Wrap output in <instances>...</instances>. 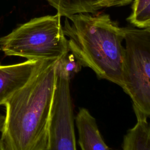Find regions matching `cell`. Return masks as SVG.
<instances>
[{
	"label": "cell",
	"mask_w": 150,
	"mask_h": 150,
	"mask_svg": "<svg viewBox=\"0 0 150 150\" xmlns=\"http://www.w3.org/2000/svg\"><path fill=\"white\" fill-rule=\"evenodd\" d=\"M124 61L121 88L135 114L150 115V28H124Z\"/></svg>",
	"instance_id": "obj_4"
},
{
	"label": "cell",
	"mask_w": 150,
	"mask_h": 150,
	"mask_svg": "<svg viewBox=\"0 0 150 150\" xmlns=\"http://www.w3.org/2000/svg\"><path fill=\"white\" fill-rule=\"evenodd\" d=\"M137 123L125 135L122 150H150V127L148 117L135 114Z\"/></svg>",
	"instance_id": "obj_8"
},
{
	"label": "cell",
	"mask_w": 150,
	"mask_h": 150,
	"mask_svg": "<svg viewBox=\"0 0 150 150\" xmlns=\"http://www.w3.org/2000/svg\"><path fill=\"white\" fill-rule=\"evenodd\" d=\"M61 16L67 17L77 13H94L101 9L89 0H47Z\"/></svg>",
	"instance_id": "obj_9"
},
{
	"label": "cell",
	"mask_w": 150,
	"mask_h": 150,
	"mask_svg": "<svg viewBox=\"0 0 150 150\" xmlns=\"http://www.w3.org/2000/svg\"><path fill=\"white\" fill-rule=\"evenodd\" d=\"M44 60H30L9 65L0 64V105L31 78Z\"/></svg>",
	"instance_id": "obj_6"
},
{
	"label": "cell",
	"mask_w": 150,
	"mask_h": 150,
	"mask_svg": "<svg viewBox=\"0 0 150 150\" xmlns=\"http://www.w3.org/2000/svg\"><path fill=\"white\" fill-rule=\"evenodd\" d=\"M5 115H2V114H0V132H1L3 129V128L4 126V122H5Z\"/></svg>",
	"instance_id": "obj_12"
},
{
	"label": "cell",
	"mask_w": 150,
	"mask_h": 150,
	"mask_svg": "<svg viewBox=\"0 0 150 150\" xmlns=\"http://www.w3.org/2000/svg\"><path fill=\"white\" fill-rule=\"evenodd\" d=\"M127 21L138 28H150V0H135Z\"/></svg>",
	"instance_id": "obj_10"
},
{
	"label": "cell",
	"mask_w": 150,
	"mask_h": 150,
	"mask_svg": "<svg viewBox=\"0 0 150 150\" xmlns=\"http://www.w3.org/2000/svg\"><path fill=\"white\" fill-rule=\"evenodd\" d=\"M57 60H44L4 104L0 141L6 150H47Z\"/></svg>",
	"instance_id": "obj_1"
},
{
	"label": "cell",
	"mask_w": 150,
	"mask_h": 150,
	"mask_svg": "<svg viewBox=\"0 0 150 150\" xmlns=\"http://www.w3.org/2000/svg\"><path fill=\"white\" fill-rule=\"evenodd\" d=\"M70 79L56 65V81L49 124L47 150H76Z\"/></svg>",
	"instance_id": "obj_5"
},
{
	"label": "cell",
	"mask_w": 150,
	"mask_h": 150,
	"mask_svg": "<svg viewBox=\"0 0 150 150\" xmlns=\"http://www.w3.org/2000/svg\"><path fill=\"white\" fill-rule=\"evenodd\" d=\"M57 66L65 72L70 79L80 70L81 67L74 54L70 51L57 60Z\"/></svg>",
	"instance_id": "obj_11"
},
{
	"label": "cell",
	"mask_w": 150,
	"mask_h": 150,
	"mask_svg": "<svg viewBox=\"0 0 150 150\" xmlns=\"http://www.w3.org/2000/svg\"><path fill=\"white\" fill-rule=\"evenodd\" d=\"M61 16L32 19L0 38V50L5 55L30 60H58L69 52Z\"/></svg>",
	"instance_id": "obj_3"
},
{
	"label": "cell",
	"mask_w": 150,
	"mask_h": 150,
	"mask_svg": "<svg viewBox=\"0 0 150 150\" xmlns=\"http://www.w3.org/2000/svg\"><path fill=\"white\" fill-rule=\"evenodd\" d=\"M0 150H6L2 142L0 141Z\"/></svg>",
	"instance_id": "obj_13"
},
{
	"label": "cell",
	"mask_w": 150,
	"mask_h": 150,
	"mask_svg": "<svg viewBox=\"0 0 150 150\" xmlns=\"http://www.w3.org/2000/svg\"><path fill=\"white\" fill-rule=\"evenodd\" d=\"M69 51L81 66L122 87L124 28L107 14L77 13L66 17L63 26Z\"/></svg>",
	"instance_id": "obj_2"
},
{
	"label": "cell",
	"mask_w": 150,
	"mask_h": 150,
	"mask_svg": "<svg viewBox=\"0 0 150 150\" xmlns=\"http://www.w3.org/2000/svg\"><path fill=\"white\" fill-rule=\"evenodd\" d=\"M75 122L81 150H110L100 134L96 119L87 109H79Z\"/></svg>",
	"instance_id": "obj_7"
}]
</instances>
